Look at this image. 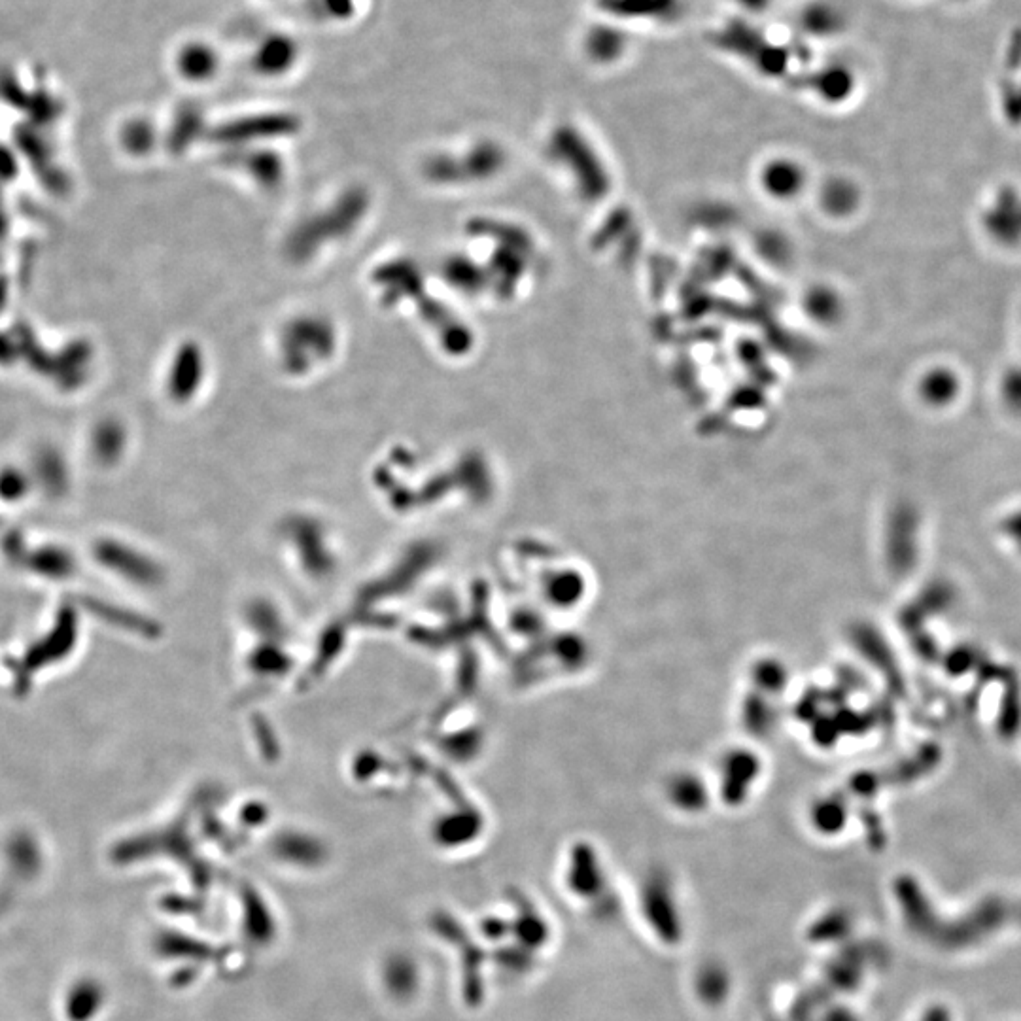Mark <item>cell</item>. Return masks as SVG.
<instances>
[]
</instances>
